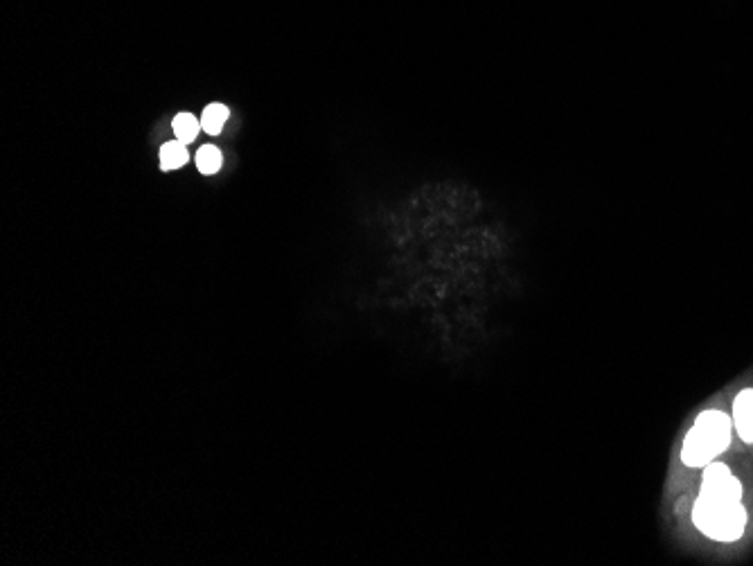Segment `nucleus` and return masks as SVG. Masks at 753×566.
Segmentation results:
<instances>
[{
  "instance_id": "nucleus-1",
  "label": "nucleus",
  "mask_w": 753,
  "mask_h": 566,
  "mask_svg": "<svg viewBox=\"0 0 753 566\" xmlns=\"http://www.w3.org/2000/svg\"><path fill=\"white\" fill-rule=\"evenodd\" d=\"M693 521L711 539H717V542H735L744 533L747 512L740 506V501L699 492V499L693 510Z\"/></svg>"
},
{
  "instance_id": "nucleus-2",
  "label": "nucleus",
  "mask_w": 753,
  "mask_h": 566,
  "mask_svg": "<svg viewBox=\"0 0 753 566\" xmlns=\"http://www.w3.org/2000/svg\"><path fill=\"white\" fill-rule=\"evenodd\" d=\"M731 418L722 411H706L688 431L681 449V461L688 467H704L729 447Z\"/></svg>"
},
{
  "instance_id": "nucleus-3",
  "label": "nucleus",
  "mask_w": 753,
  "mask_h": 566,
  "mask_svg": "<svg viewBox=\"0 0 753 566\" xmlns=\"http://www.w3.org/2000/svg\"><path fill=\"white\" fill-rule=\"evenodd\" d=\"M735 431L744 442H753V388L742 391L733 406Z\"/></svg>"
},
{
  "instance_id": "nucleus-4",
  "label": "nucleus",
  "mask_w": 753,
  "mask_h": 566,
  "mask_svg": "<svg viewBox=\"0 0 753 566\" xmlns=\"http://www.w3.org/2000/svg\"><path fill=\"white\" fill-rule=\"evenodd\" d=\"M228 118H230L228 106L210 104V106H206V111H203V116H201V129L210 136H219L221 129H224V125L228 122Z\"/></svg>"
},
{
  "instance_id": "nucleus-5",
  "label": "nucleus",
  "mask_w": 753,
  "mask_h": 566,
  "mask_svg": "<svg viewBox=\"0 0 753 566\" xmlns=\"http://www.w3.org/2000/svg\"><path fill=\"white\" fill-rule=\"evenodd\" d=\"M188 147H185L181 140H172V143H165L161 147V167L163 170H179L185 163H188Z\"/></svg>"
},
{
  "instance_id": "nucleus-6",
  "label": "nucleus",
  "mask_w": 753,
  "mask_h": 566,
  "mask_svg": "<svg viewBox=\"0 0 753 566\" xmlns=\"http://www.w3.org/2000/svg\"><path fill=\"white\" fill-rule=\"evenodd\" d=\"M172 129H174L176 140H181L183 145H190L194 143V138L199 136L201 120L194 118L192 113H179V116H176L172 122Z\"/></svg>"
},
{
  "instance_id": "nucleus-7",
  "label": "nucleus",
  "mask_w": 753,
  "mask_h": 566,
  "mask_svg": "<svg viewBox=\"0 0 753 566\" xmlns=\"http://www.w3.org/2000/svg\"><path fill=\"white\" fill-rule=\"evenodd\" d=\"M197 167L201 174H217L221 170V152L212 145H203L197 154Z\"/></svg>"
}]
</instances>
